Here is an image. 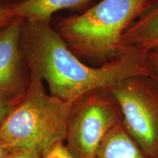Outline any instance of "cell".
<instances>
[{
	"label": "cell",
	"instance_id": "cell-6",
	"mask_svg": "<svg viewBox=\"0 0 158 158\" xmlns=\"http://www.w3.org/2000/svg\"><path fill=\"white\" fill-rule=\"evenodd\" d=\"M24 20L15 17L0 32V97L23 95L26 84L21 69V35Z\"/></svg>",
	"mask_w": 158,
	"mask_h": 158
},
{
	"label": "cell",
	"instance_id": "cell-11",
	"mask_svg": "<svg viewBox=\"0 0 158 158\" xmlns=\"http://www.w3.org/2000/svg\"><path fill=\"white\" fill-rule=\"evenodd\" d=\"M21 97L15 99L0 97V127H2L12 110L14 109L17 104L19 103Z\"/></svg>",
	"mask_w": 158,
	"mask_h": 158
},
{
	"label": "cell",
	"instance_id": "cell-17",
	"mask_svg": "<svg viewBox=\"0 0 158 158\" xmlns=\"http://www.w3.org/2000/svg\"><path fill=\"white\" fill-rule=\"evenodd\" d=\"M4 1H7V0H0V2H4Z\"/></svg>",
	"mask_w": 158,
	"mask_h": 158
},
{
	"label": "cell",
	"instance_id": "cell-16",
	"mask_svg": "<svg viewBox=\"0 0 158 158\" xmlns=\"http://www.w3.org/2000/svg\"><path fill=\"white\" fill-rule=\"evenodd\" d=\"M152 51H158V45H156V46L155 47V48H154L153 50H152Z\"/></svg>",
	"mask_w": 158,
	"mask_h": 158
},
{
	"label": "cell",
	"instance_id": "cell-2",
	"mask_svg": "<svg viewBox=\"0 0 158 158\" xmlns=\"http://www.w3.org/2000/svg\"><path fill=\"white\" fill-rule=\"evenodd\" d=\"M157 0H100L80 15L59 21L56 29L77 57L106 63L117 55L120 40Z\"/></svg>",
	"mask_w": 158,
	"mask_h": 158
},
{
	"label": "cell",
	"instance_id": "cell-10",
	"mask_svg": "<svg viewBox=\"0 0 158 158\" xmlns=\"http://www.w3.org/2000/svg\"><path fill=\"white\" fill-rule=\"evenodd\" d=\"M41 158H76L69 151L64 142L55 144L41 156Z\"/></svg>",
	"mask_w": 158,
	"mask_h": 158
},
{
	"label": "cell",
	"instance_id": "cell-14",
	"mask_svg": "<svg viewBox=\"0 0 158 158\" xmlns=\"http://www.w3.org/2000/svg\"><path fill=\"white\" fill-rule=\"evenodd\" d=\"M13 19L7 7L0 6V29L5 28Z\"/></svg>",
	"mask_w": 158,
	"mask_h": 158
},
{
	"label": "cell",
	"instance_id": "cell-5",
	"mask_svg": "<svg viewBox=\"0 0 158 158\" xmlns=\"http://www.w3.org/2000/svg\"><path fill=\"white\" fill-rule=\"evenodd\" d=\"M121 119L108 89H98L73 103L65 141L76 158H96L105 136Z\"/></svg>",
	"mask_w": 158,
	"mask_h": 158
},
{
	"label": "cell",
	"instance_id": "cell-4",
	"mask_svg": "<svg viewBox=\"0 0 158 158\" xmlns=\"http://www.w3.org/2000/svg\"><path fill=\"white\" fill-rule=\"evenodd\" d=\"M124 129L148 158H158V86L150 76H136L110 88Z\"/></svg>",
	"mask_w": 158,
	"mask_h": 158
},
{
	"label": "cell",
	"instance_id": "cell-13",
	"mask_svg": "<svg viewBox=\"0 0 158 158\" xmlns=\"http://www.w3.org/2000/svg\"><path fill=\"white\" fill-rule=\"evenodd\" d=\"M8 158H41V156L34 151L21 150L12 152Z\"/></svg>",
	"mask_w": 158,
	"mask_h": 158
},
{
	"label": "cell",
	"instance_id": "cell-7",
	"mask_svg": "<svg viewBox=\"0 0 158 158\" xmlns=\"http://www.w3.org/2000/svg\"><path fill=\"white\" fill-rule=\"evenodd\" d=\"M94 0H23L6 6L13 18L49 23L53 14L65 9H81Z\"/></svg>",
	"mask_w": 158,
	"mask_h": 158
},
{
	"label": "cell",
	"instance_id": "cell-1",
	"mask_svg": "<svg viewBox=\"0 0 158 158\" xmlns=\"http://www.w3.org/2000/svg\"><path fill=\"white\" fill-rule=\"evenodd\" d=\"M21 40L30 73L45 81L51 95L66 102L133 77L152 76L149 51L138 47H122L109 62L93 68L69 49L49 23L24 21Z\"/></svg>",
	"mask_w": 158,
	"mask_h": 158
},
{
	"label": "cell",
	"instance_id": "cell-9",
	"mask_svg": "<svg viewBox=\"0 0 158 158\" xmlns=\"http://www.w3.org/2000/svg\"><path fill=\"white\" fill-rule=\"evenodd\" d=\"M96 158H148L129 135L121 119L106 134L97 152Z\"/></svg>",
	"mask_w": 158,
	"mask_h": 158
},
{
	"label": "cell",
	"instance_id": "cell-3",
	"mask_svg": "<svg viewBox=\"0 0 158 158\" xmlns=\"http://www.w3.org/2000/svg\"><path fill=\"white\" fill-rule=\"evenodd\" d=\"M43 81L30 73L21 100L0 127V142L11 152L30 150L42 156L65 141L73 103L47 94Z\"/></svg>",
	"mask_w": 158,
	"mask_h": 158
},
{
	"label": "cell",
	"instance_id": "cell-15",
	"mask_svg": "<svg viewBox=\"0 0 158 158\" xmlns=\"http://www.w3.org/2000/svg\"><path fill=\"white\" fill-rule=\"evenodd\" d=\"M11 153V152L0 142V158H8Z\"/></svg>",
	"mask_w": 158,
	"mask_h": 158
},
{
	"label": "cell",
	"instance_id": "cell-8",
	"mask_svg": "<svg viewBox=\"0 0 158 158\" xmlns=\"http://www.w3.org/2000/svg\"><path fill=\"white\" fill-rule=\"evenodd\" d=\"M158 45V0L126 30L118 48L138 47L150 51Z\"/></svg>",
	"mask_w": 158,
	"mask_h": 158
},
{
	"label": "cell",
	"instance_id": "cell-12",
	"mask_svg": "<svg viewBox=\"0 0 158 158\" xmlns=\"http://www.w3.org/2000/svg\"><path fill=\"white\" fill-rule=\"evenodd\" d=\"M149 66L151 69V77L158 86V51H150L148 53Z\"/></svg>",
	"mask_w": 158,
	"mask_h": 158
}]
</instances>
